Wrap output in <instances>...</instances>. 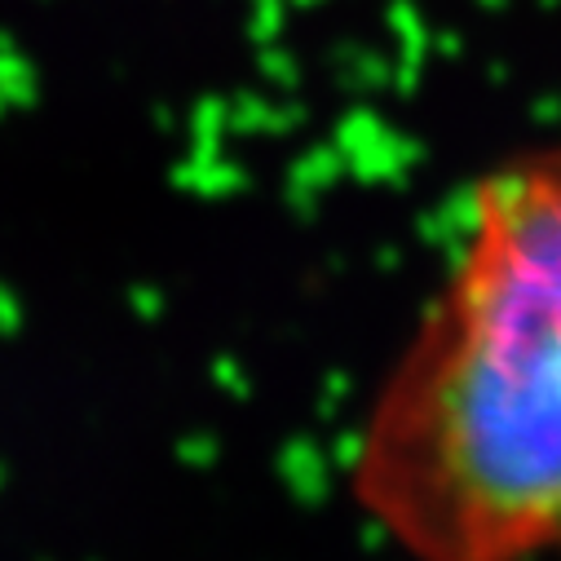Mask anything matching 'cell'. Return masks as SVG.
Listing matches in <instances>:
<instances>
[{"label":"cell","mask_w":561,"mask_h":561,"mask_svg":"<svg viewBox=\"0 0 561 561\" xmlns=\"http://www.w3.org/2000/svg\"><path fill=\"white\" fill-rule=\"evenodd\" d=\"M350 491L411 561H561V142L478 178Z\"/></svg>","instance_id":"cell-1"}]
</instances>
